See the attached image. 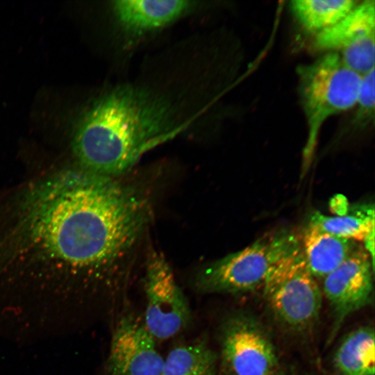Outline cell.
Masks as SVG:
<instances>
[{
    "label": "cell",
    "instance_id": "7",
    "mask_svg": "<svg viewBox=\"0 0 375 375\" xmlns=\"http://www.w3.org/2000/svg\"><path fill=\"white\" fill-rule=\"evenodd\" d=\"M315 50L336 52L345 65L360 75L374 68L375 2H359L343 19L315 35Z\"/></svg>",
    "mask_w": 375,
    "mask_h": 375
},
{
    "label": "cell",
    "instance_id": "12",
    "mask_svg": "<svg viewBox=\"0 0 375 375\" xmlns=\"http://www.w3.org/2000/svg\"><path fill=\"white\" fill-rule=\"evenodd\" d=\"M300 245L315 279L324 278L360 246L357 241L332 235L309 224L303 231Z\"/></svg>",
    "mask_w": 375,
    "mask_h": 375
},
{
    "label": "cell",
    "instance_id": "11",
    "mask_svg": "<svg viewBox=\"0 0 375 375\" xmlns=\"http://www.w3.org/2000/svg\"><path fill=\"white\" fill-rule=\"evenodd\" d=\"M196 8L197 2L185 0H119L112 4L117 25L131 39L165 27Z\"/></svg>",
    "mask_w": 375,
    "mask_h": 375
},
{
    "label": "cell",
    "instance_id": "16",
    "mask_svg": "<svg viewBox=\"0 0 375 375\" xmlns=\"http://www.w3.org/2000/svg\"><path fill=\"white\" fill-rule=\"evenodd\" d=\"M309 224L332 235L355 241H363L374 230L373 205H360L342 215L327 216L314 212Z\"/></svg>",
    "mask_w": 375,
    "mask_h": 375
},
{
    "label": "cell",
    "instance_id": "14",
    "mask_svg": "<svg viewBox=\"0 0 375 375\" xmlns=\"http://www.w3.org/2000/svg\"><path fill=\"white\" fill-rule=\"evenodd\" d=\"M360 1L353 0H295L290 10L308 32L317 34L339 22Z\"/></svg>",
    "mask_w": 375,
    "mask_h": 375
},
{
    "label": "cell",
    "instance_id": "10",
    "mask_svg": "<svg viewBox=\"0 0 375 375\" xmlns=\"http://www.w3.org/2000/svg\"><path fill=\"white\" fill-rule=\"evenodd\" d=\"M144 323L128 315L113 333L107 369L109 375H161L165 358Z\"/></svg>",
    "mask_w": 375,
    "mask_h": 375
},
{
    "label": "cell",
    "instance_id": "4",
    "mask_svg": "<svg viewBox=\"0 0 375 375\" xmlns=\"http://www.w3.org/2000/svg\"><path fill=\"white\" fill-rule=\"evenodd\" d=\"M300 244L292 231L280 229L267 233L238 251L203 268L194 287L202 293L247 292L263 286L271 268Z\"/></svg>",
    "mask_w": 375,
    "mask_h": 375
},
{
    "label": "cell",
    "instance_id": "6",
    "mask_svg": "<svg viewBox=\"0 0 375 375\" xmlns=\"http://www.w3.org/2000/svg\"><path fill=\"white\" fill-rule=\"evenodd\" d=\"M221 355L231 375H272L278 366L275 348L261 325L252 317L235 314L223 324Z\"/></svg>",
    "mask_w": 375,
    "mask_h": 375
},
{
    "label": "cell",
    "instance_id": "1",
    "mask_svg": "<svg viewBox=\"0 0 375 375\" xmlns=\"http://www.w3.org/2000/svg\"><path fill=\"white\" fill-rule=\"evenodd\" d=\"M147 222L139 194L115 178L78 168L36 181L0 229V299L34 324H69L81 290L132 261Z\"/></svg>",
    "mask_w": 375,
    "mask_h": 375
},
{
    "label": "cell",
    "instance_id": "9",
    "mask_svg": "<svg viewBox=\"0 0 375 375\" xmlns=\"http://www.w3.org/2000/svg\"><path fill=\"white\" fill-rule=\"evenodd\" d=\"M145 292L143 323L155 340L171 338L186 326L190 318L189 305L169 267L159 258L148 265Z\"/></svg>",
    "mask_w": 375,
    "mask_h": 375
},
{
    "label": "cell",
    "instance_id": "17",
    "mask_svg": "<svg viewBox=\"0 0 375 375\" xmlns=\"http://www.w3.org/2000/svg\"><path fill=\"white\" fill-rule=\"evenodd\" d=\"M374 68L362 76L359 94L356 102L357 109L353 119V125L357 128L365 127L374 122Z\"/></svg>",
    "mask_w": 375,
    "mask_h": 375
},
{
    "label": "cell",
    "instance_id": "5",
    "mask_svg": "<svg viewBox=\"0 0 375 375\" xmlns=\"http://www.w3.org/2000/svg\"><path fill=\"white\" fill-rule=\"evenodd\" d=\"M263 287L274 317L285 326L301 331L318 317L322 293L308 269L300 244L275 263Z\"/></svg>",
    "mask_w": 375,
    "mask_h": 375
},
{
    "label": "cell",
    "instance_id": "15",
    "mask_svg": "<svg viewBox=\"0 0 375 375\" xmlns=\"http://www.w3.org/2000/svg\"><path fill=\"white\" fill-rule=\"evenodd\" d=\"M217 357L203 340L174 348L164 360L161 375H216Z\"/></svg>",
    "mask_w": 375,
    "mask_h": 375
},
{
    "label": "cell",
    "instance_id": "13",
    "mask_svg": "<svg viewBox=\"0 0 375 375\" xmlns=\"http://www.w3.org/2000/svg\"><path fill=\"white\" fill-rule=\"evenodd\" d=\"M374 330L365 326L347 335L333 362L339 375H374Z\"/></svg>",
    "mask_w": 375,
    "mask_h": 375
},
{
    "label": "cell",
    "instance_id": "3",
    "mask_svg": "<svg viewBox=\"0 0 375 375\" xmlns=\"http://www.w3.org/2000/svg\"><path fill=\"white\" fill-rule=\"evenodd\" d=\"M297 72L308 128L303 159L308 165L323 124L356 106L362 75L347 67L336 52H326L312 62L298 66Z\"/></svg>",
    "mask_w": 375,
    "mask_h": 375
},
{
    "label": "cell",
    "instance_id": "2",
    "mask_svg": "<svg viewBox=\"0 0 375 375\" xmlns=\"http://www.w3.org/2000/svg\"><path fill=\"white\" fill-rule=\"evenodd\" d=\"M181 107L147 85L111 89L93 103L75 131L72 149L79 167L109 178L125 174L149 150L185 128Z\"/></svg>",
    "mask_w": 375,
    "mask_h": 375
},
{
    "label": "cell",
    "instance_id": "8",
    "mask_svg": "<svg viewBox=\"0 0 375 375\" xmlns=\"http://www.w3.org/2000/svg\"><path fill=\"white\" fill-rule=\"evenodd\" d=\"M374 265L361 245L323 278V292L332 310L333 323L328 341L345 319L369 305L373 297Z\"/></svg>",
    "mask_w": 375,
    "mask_h": 375
},
{
    "label": "cell",
    "instance_id": "18",
    "mask_svg": "<svg viewBox=\"0 0 375 375\" xmlns=\"http://www.w3.org/2000/svg\"><path fill=\"white\" fill-rule=\"evenodd\" d=\"M365 249L370 256L371 260L374 265V230L372 231L362 241Z\"/></svg>",
    "mask_w": 375,
    "mask_h": 375
}]
</instances>
